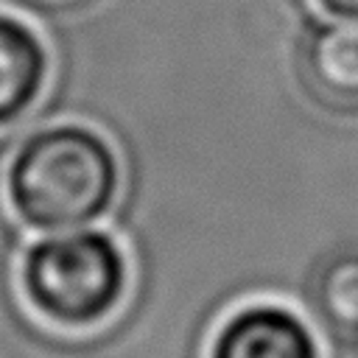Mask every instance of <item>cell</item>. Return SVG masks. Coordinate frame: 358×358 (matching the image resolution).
I'll return each instance as SVG.
<instances>
[{"label": "cell", "instance_id": "5b68a950", "mask_svg": "<svg viewBox=\"0 0 358 358\" xmlns=\"http://www.w3.org/2000/svg\"><path fill=\"white\" fill-rule=\"evenodd\" d=\"M50 56L39 34L20 17L0 11V129L11 126L39 101Z\"/></svg>", "mask_w": 358, "mask_h": 358}, {"label": "cell", "instance_id": "6da1fadb", "mask_svg": "<svg viewBox=\"0 0 358 358\" xmlns=\"http://www.w3.org/2000/svg\"><path fill=\"white\" fill-rule=\"evenodd\" d=\"M120 190V162L103 134L56 123L20 140L6 165L11 213L36 232H67L101 221Z\"/></svg>", "mask_w": 358, "mask_h": 358}, {"label": "cell", "instance_id": "52a82bcc", "mask_svg": "<svg viewBox=\"0 0 358 358\" xmlns=\"http://www.w3.org/2000/svg\"><path fill=\"white\" fill-rule=\"evenodd\" d=\"M330 17L358 22V0H316Z\"/></svg>", "mask_w": 358, "mask_h": 358}, {"label": "cell", "instance_id": "8992f818", "mask_svg": "<svg viewBox=\"0 0 358 358\" xmlns=\"http://www.w3.org/2000/svg\"><path fill=\"white\" fill-rule=\"evenodd\" d=\"M310 305L316 316L338 336H358V252L327 257L310 280Z\"/></svg>", "mask_w": 358, "mask_h": 358}, {"label": "cell", "instance_id": "3957f363", "mask_svg": "<svg viewBox=\"0 0 358 358\" xmlns=\"http://www.w3.org/2000/svg\"><path fill=\"white\" fill-rule=\"evenodd\" d=\"M207 358H319V344L291 308L255 302L218 324Z\"/></svg>", "mask_w": 358, "mask_h": 358}, {"label": "cell", "instance_id": "277c9868", "mask_svg": "<svg viewBox=\"0 0 358 358\" xmlns=\"http://www.w3.org/2000/svg\"><path fill=\"white\" fill-rule=\"evenodd\" d=\"M299 64L308 87L333 106H358V22L327 20L308 28Z\"/></svg>", "mask_w": 358, "mask_h": 358}, {"label": "cell", "instance_id": "7a4b0ae2", "mask_svg": "<svg viewBox=\"0 0 358 358\" xmlns=\"http://www.w3.org/2000/svg\"><path fill=\"white\" fill-rule=\"evenodd\" d=\"M17 277L39 319L64 330H87L120 308L129 263L109 232L81 227L25 246Z\"/></svg>", "mask_w": 358, "mask_h": 358}]
</instances>
